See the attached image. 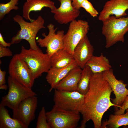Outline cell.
<instances>
[{
    "instance_id": "cell-15",
    "label": "cell",
    "mask_w": 128,
    "mask_h": 128,
    "mask_svg": "<svg viewBox=\"0 0 128 128\" xmlns=\"http://www.w3.org/2000/svg\"><path fill=\"white\" fill-rule=\"evenodd\" d=\"M94 48L87 36L79 42L74 49L73 55L78 66L82 69L93 55Z\"/></svg>"
},
{
    "instance_id": "cell-8",
    "label": "cell",
    "mask_w": 128,
    "mask_h": 128,
    "mask_svg": "<svg viewBox=\"0 0 128 128\" xmlns=\"http://www.w3.org/2000/svg\"><path fill=\"white\" fill-rule=\"evenodd\" d=\"M85 97V95L77 91H69L55 89L54 105L66 110L80 112Z\"/></svg>"
},
{
    "instance_id": "cell-28",
    "label": "cell",
    "mask_w": 128,
    "mask_h": 128,
    "mask_svg": "<svg viewBox=\"0 0 128 128\" xmlns=\"http://www.w3.org/2000/svg\"><path fill=\"white\" fill-rule=\"evenodd\" d=\"M13 53L10 49L0 45V58L12 56Z\"/></svg>"
},
{
    "instance_id": "cell-13",
    "label": "cell",
    "mask_w": 128,
    "mask_h": 128,
    "mask_svg": "<svg viewBox=\"0 0 128 128\" xmlns=\"http://www.w3.org/2000/svg\"><path fill=\"white\" fill-rule=\"evenodd\" d=\"M60 5L58 8L52 10L55 19L60 24H66L76 19L80 12L72 5V0H58Z\"/></svg>"
},
{
    "instance_id": "cell-19",
    "label": "cell",
    "mask_w": 128,
    "mask_h": 128,
    "mask_svg": "<svg viewBox=\"0 0 128 128\" xmlns=\"http://www.w3.org/2000/svg\"><path fill=\"white\" fill-rule=\"evenodd\" d=\"M50 57L51 67L57 69L65 67L75 60L73 55L64 49L58 50Z\"/></svg>"
},
{
    "instance_id": "cell-27",
    "label": "cell",
    "mask_w": 128,
    "mask_h": 128,
    "mask_svg": "<svg viewBox=\"0 0 128 128\" xmlns=\"http://www.w3.org/2000/svg\"><path fill=\"white\" fill-rule=\"evenodd\" d=\"M119 108L115 110L114 114L119 115L124 114L125 111L128 108V95L125 98Z\"/></svg>"
},
{
    "instance_id": "cell-22",
    "label": "cell",
    "mask_w": 128,
    "mask_h": 128,
    "mask_svg": "<svg viewBox=\"0 0 128 128\" xmlns=\"http://www.w3.org/2000/svg\"><path fill=\"white\" fill-rule=\"evenodd\" d=\"M125 114H110L108 120L103 121L102 128H117L122 126L128 125V108Z\"/></svg>"
},
{
    "instance_id": "cell-21",
    "label": "cell",
    "mask_w": 128,
    "mask_h": 128,
    "mask_svg": "<svg viewBox=\"0 0 128 128\" xmlns=\"http://www.w3.org/2000/svg\"><path fill=\"white\" fill-rule=\"evenodd\" d=\"M0 128H27L18 120L11 118L5 106L0 105Z\"/></svg>"
},
{
    "instance_id": "cell-17",
    "label": "cell",
    "mask_w": 128,
    "mask_h": 128,
    "mask_svg": "<svg viewBox=\"0 0 128 128\" xmlns=\"http://www.w3.org/2000/svg\"><path fill=\"white\" fill-rule=\"evenodd\" d=\"M78 66L74 60L64 68L57 69L51 67L47 73L46 78L50 86L49 92L54 89L58 83L72 69Z\"/></svg>"
},
{
    "instance_id": "cell-5",
    "label": "cell",
    "mask_w": 128,
    "mask_h": 128,
    "mask_svg": "<svg viewBox=\"0 0 128 128\" xmlns=\"http://www.w3.org/2000/svg\"><path fill=\"white\" fill-rule=\"evenodd\" d=\"M8 91L2 97L0 105L15 109L23 101L30 96H37L31 89L17 82L9 76L8 80Z\"/></svg>"
},
{
    "instance_id": "cell-2",
    "label": "cell",
    "mask_w": 128,
    "mask_h": 128,
    "mask_svg": "<svg viewBox=\"0 0 128 128\" xmlns=\"http://www.w3.org/2000/svg\"><path fill=\"white\" fill-rule=\"evenodd\" d=\"M13 19L19 24L20 29L12 37L10 42L11 44L18 43L24 39L28 42L30 48L36 50H41L37 45L36 37L40 30L46 28L44 25V20L42 17L39 15L33 21L28 22L18 14L13 17Z\"/></svg>"
},
{
    "instance_id": "cell-29",
    "label": "cell",
    "mask_w": 128,
    "mask_h": 128,
    "mask_svg": "<svg viewBox=\"0 0 128 128\" xmlns=\"http://www.w3.org/2000/svg\"><path fill=\"white\" fill-rule=\"evenodd\" d=\"M84 0H72V5L75 9L79 10L81 8V5Z\"/></svg>"
},
{
    "instance_id": "cell-6",
    "label": "cell",
    "mask_w": 128,
    "mask_h": 128,
    "mask_svg": "<svg viewBox=\"0 0 128 128\" xmlns=\"http://www.w3.org/2000/svg\"><path fill=\"white\" fill-rule=\"evenodd\" d=\"M80 112L66 110L54 105L46 112L47 122L50 128H75L80 118Z\"/></svg>"
},
{
    "instance_id": "cell-26",
    "label": "cell",
    "mask_w": 128,
    "mask_h": 128,
    "mask_svg": "<svg viewBox=\"0 0 128 128\" xmlns=\"http://www.w3.org/2000/svg\"><path fill=\"white\" fill-rule=\"evenodd\" d=\"M81 7L83 8L93 17H95L97 16L98 12L88 0H84L82 3Z\"/></svg>"
},
{
    "instance_id": "cell-24",
    "label": "cell",
    "mask_w": 128,
    "mask_h": 128,
    "mask_svg": "<svg viewBox=\"0 0 128 128\" xmlns=\"http://www.w3.org/2000/svg\"><path fill=\"white\" fill-rule=\"evenodd\" d=\"M20 0H10L6 3L0 4V20H1L7 14L12 10H18L19 7L17 5Z\"/></svg>"
},
{
    "instance_id": "cell-9",
    "label": "cell",
    "mask_w": 128,
    "mask_h": 128,
    "mask_svg": "<svg viewBox=\"0 0 128 128\" xmlns=\"http://www.w3.org/2000/svg\"><path fill=\"white\" fill-rule=\"evenodd\" d=\"M9 76L24 86L32 89L35 79L26 63L19 54L14 55L9 66Z\"/></svg>"
},
{
    "instance_id": "cell-23",
    "label": "cell",
    "mask_w": 128,
    "mask_h": 128,
    "mask_svg": "<svg viewBox=\"0 0 128 128\" xmlns=\"http://www.w3.org/2000/svg\"><path fill=\"white\" fill-rule=\"evenodd\" d=\"M93 74L90 68L86 65L82 69L76 91L83 95H86L89 90L90 81Z\"/></svg>"
},
{
    "instance_id": "cell-20",
    "label": "cell",
    "mask_w": 128,
    "mask_h": 128,
    "mask_svg": "<svg viewBox=\"0 0 128 128\" xmlns=\"http://www.w3.org/2000/svg\"><path fill=\"white\" fill-rule=\"evenodd\" d=\"M93 73H99L111 69L108 59L101 53L99 56L93 55L87 63Z\"/></svg>"
},
{
    "instance_id": "cell-30",
    "label": "cell",
    "mask_w": 128,
    "mask_h": 128,
    "mask_svg": "<svg viewBox=\"0 0 128 128\" xmlns=\"http://www.w3.org/2000/svg\"><path fill=\"white\" fill-rule=\"evenodd\" d=\"M6 72L2 70L0 68V86L5 84V76Z\"/></svg>"
},
{
    "instance_id": "cell-11",
    "label": "cell",
    "mask_w": 128,
    "mask_h": 128,
    "mask_svg": "<svg viewBox=\"0 0 128 128\" xmlns=\"http://www.w3.org/2000/svg\"><path fill=\"white\" fill-rule=\"evenodd\" d=\"M37 104L38 98L36 96L27 98L21 101L15 109L12 110L13 118L28 128L34 119Z\"/></svg>"
},
{
    "instance_id": "cell-16",
    "label": "cell",
    "mask_w": 128,
    "mask_h": 128,
    "mask_svg": "<svg viewBox=\"0 0 128 128\" xmlns=\"http://www.w3.org/2000/svg\"><path fill=\"white\" fill-rule=\"evenodd\" d=\"M82 69L78 66L72 69L58 83L54 89L69 91H76Z\"/></svg>"
},
{
    "instance_id": "cell-10",
    "label": "cell",
    "mask_w": 128,
    "mask_h": 128,
    "mask_svg": "<svg viewBox=\"0 0 128 128\" xmlns=\"http://www.w3.org/2000/svg\"><path fill=\"white\" fill-rule=\"evenodd\" d=\"M47 27L48 34L42 33L44 38H38L36 42L41 47L46 48V53L50 57L58 50L64 48L63 38L65 34L63 30H59L56 33L57 28H55L52 23L49 24Z\"/></svg>"
},
{
    "instance_id": "cell-1",
    "label": "cell",
    "mask_w": 128,
    "mask_h": 128,
    "mask_svg": "<svg viewBox=\"0 0 128 128\" xmlns=\"http://www.w3.org/2000/svg\"><path fill=\"white\" fill-rule=\"evenodd\" d=\"M113 91L103 72L93 73L89 90L85 95L84 102L80 112L82 116L80 128L86 127L88 121H93L95 128H102L103 115L111 106H117L111 101L110 96Z\"/></svg>"
},
{
    "instance_id": "cell-12",
    "label": "cell",
    "mask_w": 128,
    "mask_h": 128,
    "mask_svg": "<svg viewBox=\"0 0 128 128\" xmlns=\"http://www.w3.org/2000/svg\"><path fill=\"white\" fill-rule=\"evenodd\" d=\"M103 74L115 95V98L111 99L112 102L117 106L115 109L119 108L128 95V89L126 88L127 84H125L122 80H118L116 78L111 69L103 72Z\"/></svg>"
},
{
    "instance_id": "cell-18",
    "label": "cell",
    "mask_w": 128,
    "mask_h": 128,
    "mask_svg": "<svg viewBox=\"0 0 128 128\" xmlns=\"http://www.w3.org/2000/svg\"><path fill=\"white\" fill-rule=\"evenodd\" d=\"M44 7L49 8L51 10L56 8L54 2L51 0H27L23 6V17L26 19L32 22L34 19L30 17V13L41 11Z\"/></svg>"
},
{
    "instance_id": "cell-14",
    "label": "cell",
    "mask_w": 128,
    "mask_h": 128,
    "mask_svg": "<svg viewBox=\"0 0 128 128\" xmlns=\"http://www.w3.org/2000/svg\"><path fill=\"white\" fill-rule=\"evenodd\" d=\"M128 9V0H110L105 3L98 19L102 21L113 15L117 18L123 17L127 15L126 11Z\"/></svg>"
},
{
    "instance_id": "cell-3",
    "label": "cell",
    "mask_w": 128,
    "mask_h": 128,
    "mask_svg": "<svg viewBox=\"0 0 128 128\" xmlns=\"http://www.w3.org/2000/svg\"><path fill=\"white\" fill-rule=\"evenodd\" d=\"M102 33L108 48L119 41L123 42L124 36L128 32V17L116 18L111 15L102 21Z\"/></svg>"
},
{
    "instance_id": "cell-32",
    "label": "cell",
    "mask_w": 128,
    "mask_h": 128,
    "mask_svg": "<svg viewBox=\"0 0 128 128\" xmlns=\"http://www.w3.org/2000/svg\"><path fill=\"white\" fill-rule=\"evenodd\" d=\"M7 87V86L5 84L0 86V89H1L6 90Z\"/></svg>"
},
{
    "instance_id": "cell-31",
    "label": "cell",
    "mask_w": 128,
    "mask_h": 128,
    "mask_svg": "<svg viewBox=\"0 0 128 128\" xmlns=\"http://www.w3.org/2000/svg\"><path fill=\"white\" fill-rule=\"evenodd\" d=\"M12 45L11 42L7 43L4 40V37L1 33L0 32V45L2 46L7 47H9Z\"/></svg>"
},
{
    "instance_id": "cell-4",
    "label": "cell",
    "mask_w": 128,
    "mask_h": 128,
    "mask_svg": "<svg viewBox=\"0 0 128 128\" xmlns=\"http://www.w3.org/2000/svg\"><path fill=\"white\" fill-rule=\"evenodd\" d=\"M27 64L35 80L44 73H47L51 67L50 57L41 50L29 49L22 46L19 54Z\"/></svg>"
},
{
    "instance_id": "cell-7",
    "label": "cell",
    "mask_w": 128,
    "mask_h": 128,
    "mask_svg": "<svg viewBox=\"0 0 128 128\" xmlns=\"http://www.w3.org/2000/svg\"><path fill=\"white\" fill-rule=\"evenodd\" d=\"M89 27L88 23L85 20L75 19L70 23L63 38L64 49L73 55L76 46L87 36Z\"/></svg>"
},
{
    "instance_id": "cell-25",
    "label": "cell",
    "mask_w": 128,
    "mask_h": 128,
    "mask_svg": "<svg viewBox=\"0 0 128 128\" xmlns=\"http://www.w3.org/2000/svg\"><path fill=\"white\" fill-rule=\"evenodd\" d=\"M46 113L45 108L43 106L39 113L36 128H50L47 120Z\"/></svg>"
}]
</instances>
